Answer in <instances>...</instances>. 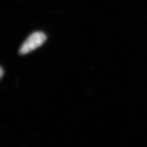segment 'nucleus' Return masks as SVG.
Instances as JSON below:
<instances>
[{"label": "nucleus", "mask_w": 147, "mask_h": 147, "mask_svg": "<svg viewBox=\"0 0 147 147\" xmlns=\"http://www.w3.org/2000/svg\"><path fill=\"white\" fill-rule=\"evenodd\" d=\"M47 40V36L40 31H37L31 34L22 44L19 50L20 55H25L42 45Z\"/></svg>", "instance_id": "obj_1"}, {"label": "nucleus", "mask_w": 147, "mask_h": 147, "mask_svg": "<svg viewBox=\"0 0 147 147\" xmlns=\"http://www.w3.org/2000/svg\"><path fill=\"white\" fill-rule=\"evenodd\" d=\"M3 68H1V78L3 77Z\"/></svg>", "instance_id": "obj_2"}]
</instances>
